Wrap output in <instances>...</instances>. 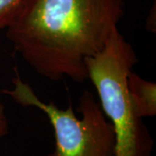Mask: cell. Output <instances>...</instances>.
I'll return each mask as SVG.
<instances>
[{"mask_svg": "<svg viewBox=\"0 0 156 156\" xmlns=\"http://www.w3.org/2000/svg\"><path fill=\"white\" fill-rule=\"evenodd\" d=\"M138 62L133 46L116 29L99 53L86 59L88 79L111 122L115 138L113 156H150L154 140L134 111L128 89V74Z\"/></svg>", "mask_w": 156, "mask_h": 156, "instance_id": "obj_2", "label": "cell"}, {"mask_svg": "<svg viewBox=\"0 0 156 156\" xmlns=\"http://www.w3.org/2000/svg\"><path fill=\"white\" fill-rule=\"evenodd\" d=\"M123 16L122 0H23L5 36L40 76L83 83L86 59L104 48Z\"/></svg>", "mask_w": 156, "mask_h": 156, "instance_id": "obj_1", "label": "cell"}, {"mask_svg": "<svg viewBox=\"0 0 156 156\" xmlns=\"http://www.w3.org/2000/svg\"><path fill=\"white\" fill-rule=\"evenodd\" d=\"M9 134V122L4 104L0 102V138Z\"/></svg>", "mask_w": 156, "mask_h": 156, "instance_id": "obj_6", "label": "cell"}, {"mask_svg": "<svg viewBox=\"0 0 156 156\" xmlns=\"http://www.w3.org/2000/svg\"><path fill=\"white\" fill-rule=\"evenodd\" d=\"M23 0H0V30L11 23Z\"/></svg>", "mask_w": 156, "mask_h": 156, "instance_id": "obj_5", "label": "cell"}, {"mask_svg": "<svg viewBox=\"0 0 156 156\" xmlns=\"http://www.w3.org/2000/svg\"><path fill=\"white\" fill-rule=\"evenodd\" d=\"M14 88L5 91L17 104L34 107L44 112L50 120L56 138L55 149L46 156H113L115 132L100 102L89 90L80 97L79 111L76 116L71 105L67 109L59 108L53 102L40 100L28 83L17 74L13 79Z\"/></svg>", "mask_w": 156, "mask_h": 156, "instance_id": "obj_3", "label": "cell"}, {"mask_svg": "<svg viewBox=\"0 0 156 156\" xmlns=\"http://www.w3.org/2000/svg\"><path fill=\"white\" fill-rule=\"evenodd\" d=\"M129 97L136 115L140 118L156 115V84L134 72L128 74Z\"/></svg>", "mask_w": 156, "mask_h": 156, "instance_id": "obj_4", "label": "cell"}]
</instances>
